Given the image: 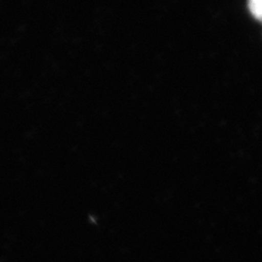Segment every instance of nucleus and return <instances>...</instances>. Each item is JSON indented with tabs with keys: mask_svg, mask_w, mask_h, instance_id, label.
I'll return each instance as SVG.
<instances>
[{
	"mask_svg": "<svg viewBox=\"0 0 262 262\" xmlns=\"http://www.w3.org/2000/svg\"><path fill=\"white\" fill-rule=\"evenodd\" d=\"M250 9L252 13L258 18L262 19V0H256L250 4Z\"/></svg>",
	"mask_w": 262,
	"mask_h": 262,
	"instance_id": "f257e3e1",
	"label": "nucleus"
}]
</instances>
